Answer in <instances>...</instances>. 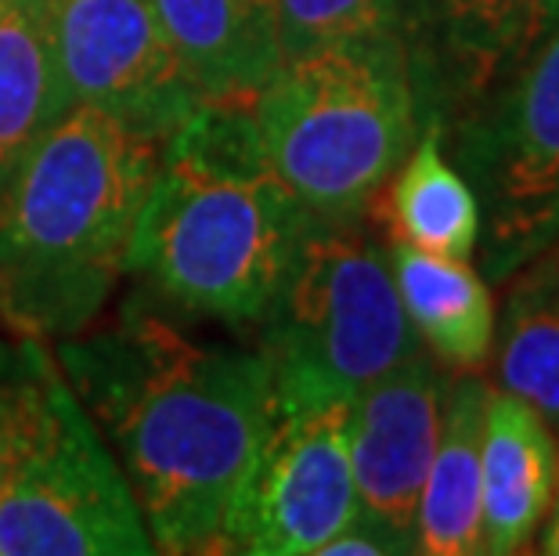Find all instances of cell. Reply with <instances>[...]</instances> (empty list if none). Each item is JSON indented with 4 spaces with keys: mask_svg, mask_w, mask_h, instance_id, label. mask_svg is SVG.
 <instances>
[{
    "mask_svg": "<svg viewBox=\"0 0 559 556\" xmlns=\"http://www.w3.org/2000/svg\"><path fill=\"white\" fill-rule=\"evenodd\" d=\"M69 387L123 456L156 553H228V520L278 416L264 351L202 347L130 304L58 343Z\"/></svg>",
    "mask_w": 559,
    "mask_h": 556,
    "instance_id": "1",
    "label": "cell"
},
{
    "mask_svg": "<svg viewBox=\"0 0 559 556\" xmlns=\"http://www.w3.org/2000/svg\"><path fill=\"white\" fill-rule=\"evenodd\" d=\"M163 145L87 105L33 141L0 185V326L73 340L127 275V246Z\"/></svg>",
    "mask_w": 559,
    "mask_h": 556,
    "instance_id": "2",
    "label": "cell"
},
{
    "mask_svg": "<svg viewBox=\"0 0 559 556\" xmlns=\"http://www.w3.org/2000/svg\"><path fill=\"white\" fill-rule=\"evenodd\" d=\"M314 214L267 167L217 170L159 156L127 246V275L224 326H260Z\"/></svg>",
    "mask_w": 559,
    "mask_h": 556,
    "instance_id": "3",
    "label": "cell"
},
{
    "mask_svg": "<svg viewBox=\"0 0 559 556\" xmlns=\"http://www.w3.org/2000/svg\"><path fill=\"white\" fill-rule=\"evenodd\" d=\"M260 156L318 221L365 217L419 138V91L401 40L285 58L253 98Z\"/></svg>",
    "mask_w": 559,
    "mask_h": 556,
    "instance_id": "4",
    "label": "cell"
},
{
    "mask_svg": "<svg viewBox=\"0 0 559 556\" xmlns=\"http://www.w3.org/2000/svg\"><path fill=\"white\" fill-rule=\"evenodd\" d=\"M260 326L278 405L354 401L368 383L423 351L390 257L361 228V217L314 221Z\"/></svg>",
    "mask_w": 559,
    "mask_h": 556,
    "instance_id": "5",
    "label": "cell"
},
{
    "mask_svg": "<svg viewBox=\"0 0 559 556\" xmlns=\"http://www.w3.org/2000/svg\"><path fill=\"white\" fill-rule=\"evenodd\" d=\"M29 354L26 423L0 492V556L156 553L123 466L40 340Z\"/></svg>",
    "mask_w": 559,
    "mask_h": 556,
    "instance_id": "6",
    "label": "cell"
},
{
    "mask_svg": "<svg viewBox=\"0 0 559 556\" xmlns=\"http://www.w3.org/2000/svg\"><path fill=\"white\" fill-rule=\"evenodd\" d=\"M459 123V163L480 206L495 282L559 242V22Z\"/></svg>",
    "mask_w": 559,
    "mask_h": 556,
    "instance_id": "7",
    "label": "cell"
},
{
    "mask_svg": "<svg viewBox=\"0 0 559 556\" xmlns=\"http://www.w3.org/2000/svg\"><path fill=\"white\" fill-rule=\"evenodd\" d=\"M358 517L350 401L278 405L228 520V553L307 556Z\"/></svg>",
    "mask_w": 559,
    "mask_h": 556,
    "instance_id": "8",
    "label": "cell"
},
{
    "mask_svg": "<svg viewBox=\"0 0 559 556\" xmlns=\"http://www.w3.org/2000/svg\"><path fill=\"white\" fill-rule=\"evenodd\" d=\"M58 62L73 105H87L152 141L199 105L148 0H51Z\"/></svg>",
    "mask_w": 559,
    "mask_h": 556,
    "instance_id": "9",
    "label": "cell"
},
{
    "mask_svg": "<svg viewBox=\"0 0 559 556\" xmlns=\"http://www.w3.org/2000/svg\"><path fill=\"white\" fill-rule=\"evenodd\" d=\"M444 394L448 376L423 347L350 401L358 513L408 539L412 546L423 484L444 419Z\"/></svg>",
    "mask_w": 559,
    "mask_h": 556,
    "instance_id": "10",
    "label": "cell"
},
{
    "mask_svg": "<svg viewBox=\"0 0 559 556\" xmlns=\"http://www.w3.org/2000/svg\"><path fill=\"white\" fill-rule=\"evenodd\" d=\"M559 22V0H404L401 44L415 91L473 105Z\"/></svg>",
    "mask_w": 559,
    "mask_h": 556,
    "instance_id": "11",
    "label": "cell"
},
{
    "mask_svg": "<svg viewBox=\"0 0 559 556\" xmlns=\"http://www.w3.org/2000/svg\"><path fill=\"white\" fill-rule=\"evenodd\" d=\"M559 495V437L516 394L487 398L480 441V531L484 553L531 549Z\"/></svg>",
    "mask_w": 559,
    "mask_h": 556,
    "instance_id": "12",
    "label": "cell"
},
{
    "mask_svg": "<svg viewBox=\"0 0 559 556\" xmlns=\"http://www.w3.org/2000/svg\"><path fill=\"white\" fill-rule=\"evenodd\" d=\"M199 98L253 102L278 73L275 0H148Z\"/></svg>",
    "mask_w": 559,
    "mask_h": 556,
    "instance_id": "13",
    "label": "cell"
},
{
    "mask_svg": "<svg viewBox=\"0 0 559 556\" xmlns=\"http://www.w3.org/2000/svg\"><path fill=\"white\" fill-rule=\"evenodd\" d=\"M491 387L480 376L448 380L444 419L415 517V549L430 556L484 553L480 531V441Z\"/></svg>",
    "mask_w": 559,
    "mask_h": 556,
    "instance_id": "14",
    "label": "cell"
},
{
    "mask_svg": "<svg viewBox=\"0 0 559 556\" xmlns=\"http://www.w3.org/2000/svg\"><path fill=\"white\" fill-rule=\"evenodd\" d=\"M386 257L404 315L423 347L451 369H480L495 347V300L469 260L426 253L394 239Z\"/></svg>",
    "mask_w": 559,
    "mask_h": 556,
    "instance_id": "15",
    "label": "cell"
},
{
    "mask_svg": "<svg viewBox=\"0 0 559 556\" xmlns=\"http://www.w3.org/2000/svg\"><path fill=\"white\" fill-rule=\"evenodd\" d=\"M383 199L372 203L379 221L390 228V239L408 242L415 250L469 260L480 242V206L469 181L444 156L440 120L430 116L419 130V141L390 181L379 188Z\"/></svg>",
    "mask_w": 559,
    "mask_h": 556,
    "instance_id": "16",
    "label": "cell"
},
{
    "mask_svg": "<svg viewBox=\"0 0 559 556\" xmlns=\"http://www.w3.org/2000/svg\"><path fill=\"white\" fill-rule=\"evenodd\" d=\"M69 109L51 0H0V185Z\"/></svg>",
    "mask_w": 559,
    "mask_h": 556,
    "instance_id": "17",
    "label": "cell"
},
{
    "mask_svg": "<svg viewBox=\"0 0 559 556\" xmlns=\"http://www.w3.org/2000/svg\"><path fill=\"white\" fill-rule=\"evenodd\" d=\"M520 271L498 329V380L559 437V242Z\"/></svg>",
    "mask_w": 559,
    "mask_h": 556,
    "instance_id": "18",
    "label": "cell"
},
{
    "mask_svg": "<svg viewBox=\"0 0 559 556\" xmlns=\"http://www.w3.org/2000/svg\"><path fill=\"white\" fill-rule=\"evenodd\" d=\"M404 0H275L282 58L318 47L401 40Z\"/></svg>",
    "mask_w": 559,
    "mask_h": 556,
    "instance_id": "19",
    "label": "cell"
},
{
    "mask_svg": "<svg viewBox=\"0 0 559 556\" xmlns=\"http://www.w3.org/2000/svg\"><path fill=\"white\" fill-rule=\"evenodd\" d=\"M26 401H29V354L26 343H15V362L8 372H0V492H4L11 459H15L22 423H26Z\"/></svg>",
    "mask_w": 559,
    "mask_h": 556,
    "instance_id": "20",
    "label": "cell"
},
{
    "mask_svg": "<svg viewBox=\"0 0 559 556\" xmlns=\"http://www.w3.org/2000/svg\"><path fill=\"white\" fill-rule=\"evenodd\" d=\"M383 553H415L408 539L394 535L390 528L376 524L365 513H358L347 528L336 531L325 546L318 549V556H383Z\"/></svg>",
    "mask_w": 559,
    "mask_h": 556,
    "instance_id": "21",
    "label": "cell"
},
{
    "mask_svg": "<svg viewBox=\"0 0 559 556\" xmlns=\"http://www.w3.org/2000/svg\"><path fill=\"white\" fill-rule=\"evenodd\" d=\"M538 553H545V556H559V495H556V502H552V520H549V528H545Z\"/></svg>",
    "mask_w": 559,
    "mask_h": 556,
    "instance_id": "22",
    "label": "cell"
},
{
    "mask_svg": "<svg viewBox=\"0 0 559 556\" xmlns=\"http://www.w3.org/2000/svg\"><path fill=\"white\" fill-rule=\"evenodd\" d=\"M11 362H15V343H8L4 336H0V372H8Z\"/></svg>",
    "mask_w": 559,
    "mask_h": 556,
    "instance_id": "23",
    "label": "cell"
}]
</instances>
